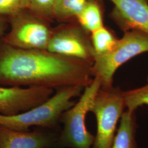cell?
I'll return each instance as SVG.
<instances>
[{"instance_id":"1","label":"cell","mask_w":148,"mask_h":148,"mask_svg":"<svg viewBox=\"0 0 148 148\" xmlns=\"http://www.w3.org/2000/svg\"><path fill=\"white\" fill-rule=\"evenodd\" d=\"M92 63L47 50L0 47V84L52 89L90 84Z\"/></svg>"},{"instance_id":"2","label":"cell","mask_w":148,"mask_h":148,"mask_svg":"<svg viewBox=\"0 0 148 148\" xmlns=\"http://www.w3.org/2000/svg\"><path fill=\"white\" fill-rule=\"evenodd\" d=\"M84 88L79 86L61 87L47 100L27 111L13 115L0 114V125L22 131L35 127L59 132L61 115L74 105L73 99L81 95Z\"/></svg>"},{"instance_id":"3","label":"cell","mask_w":148,"mask_h":148,"mask_svg":"<svg viewBox=\"0 0 148 148\" xmlns=\"http://www.w3.org/2000/svg\"><path fill=\"white\" fill-rule=\"evenodd\" d=\"M101 87L100 79L95 77L78 101L62 114L57 148H92L95 136L87 130L86 118Z\"/></svg>"},{"instance_id":"4","label":"cell","mask_w":148,"mask_h":148,"mask_svg":"<svg viewBox=\"0 0 148 148\" xmlns=\"http://www.w3.org/2000/svg\"><path fill=\"white\" fill-rule=\"evenodd\" d=\"M147 52L148 34L138 30L125 32L110 52L99 54L93 51L92 75L99 79L101 89H110L113 87L114 76L118 68L131 59Z\"/></svg>"},{"instance_id":"5","label":"cell","mask_w":148,"mask_h":148,"mask_svg":"<svg viewBox=\"0 0 148 148\" xmlns=\"http://www.w3.org/2000/svg\"><path fill=\"white\" fill-rule=\"evenodd\" d=\"M126 108L123 91L114 86L101 89L90 109L95 117L97 133L92 148H110L117 125Z\"/></svg>"},{"instance_id":"6","label":"cell","mask_w":148,"mask_h":148,"mask_svg":"<svg viewBox=\"0 0 148 148\" xmlns=\"http://www.w3.org/2000/svg\"><path fill=\"white\" fill-rule=\"evenodd\" d=\"M10 21L11 29L3 43L23 49L47 50L52 30L45 19L27 10L10 17Z\"/></svg>"},{"instance_id":"7","label":"cell","mask_w":148,"mask_h":148,"mask_svg":"<svg viewBox=\"0 0 148 148\" xmlns=\"http://www.w3.org/2000/svg\"><path fill=\"white\" fill-rule=\"evenodd\" d=\"M88 32L77 25H65L52 31L47 50L62 56L93 63V48Z\"/></svg>"},{"instance_id":"8","label":"cell","mask_w":148,"mask_h":148,"mask_svg":"<svg viewBox=\"0 0 148 148\" xmlns=\"http://www.w3.org/2000/svg\"><path fill=\"white\" fill-rule=\"evenodd\" d=\"M53 93V89L42 87H0V114L13 115L27 111Z\"/></svg>"},{"instance_id":"9","label":"cell","mask_w":148,"mask_h":148,"mask_svg":"<svg viewBox=\"0 0 148 148\" xmlns=\"http://www.w3.org/2000/svg\"><path fill=\"white\" fill-rule=\"evenodd\" d=\"M58 133L40 127L22 131L0 125V148H57Z\"/></svg>"},{"instance_id":"10","label":"cell","mask_w":148,"mask_h":148,"mask_svg":"<svg viewBox=\"0 0 148 148\" xmlns=\"http://www.w3.org/2000/svg\"><path fill=\"white\" fill-rule=\"evenodd\" d=\"M114 5L110 16L124 32L138 30L148 35L147 0H110Z\"/></svg>"},{"instance_id":"11","label":"cell","mask_w":148,"mask_h":148,"mask_svg":"<svg viewBox=\"0 0 148 148\" xmlns=\"http://www.w3.org/2000/svg\"><path fill=\"white\" fill-rule=\"evenodd\" d=\"M137 126L136 112L124 111L110 148H138Z\"/></svg>"},{"instance_id":"12","label":"cell","mask_w":148,"mask_h":148,"mask_svg":"<svg viewBox=\"0 0 148 148\" xmlns=\"http://www.w3.org/2000/svg\"><path fill=\"white\" fill-rule=\"evenodd\" d=\"M101 7L95 0H88L86 5L76 17L81 27L88 32H92L103 27Z\"/></svg>"},{"instance_id":"13","label":"cell","mask_w":148,"mask_h":148,"mask_svg":"<svg viewBox=\"0 0 148 148\" xmlns=\"http://www.w3.org/2000/svg\"><path fill=\"white\" fill-rule=\"evenodd\" d=\"M87 1L88 0H55L53 18L62 21L76 19Z\"/></svg>"},{"instance_id":"14","label":"cell","mask_w":148,"mask_h":148,"mask_svg":"<svg viewBox=\"0 0 148 148\" xmlns=\"http://www.w3.org/2000/svg\"><path fill=\"white\" fill-rule=\"evenodd\" d=\"M118 38L104 26L91 32L90 41L93 52L102 54L110 52L116 46Z\"/></svg>"},{"instance_id":"15","label":"cell","mask_w":148,"mask_h":148,"mask_svg":"<svg viewBox=\"0 0 148 148\" xmlns=\"http://www.w3.org/2000/svg\"><path fill=\"white\" fill-rule=\"evenodd\" d=\"M126 108L130 112H136L139 106H148V83L141 87L123 91Z\"/></svg>"},{"instance_id":"16","label":"cell","mask_w":148,"mask_h":148,"mask_svg":"<svg viewBox=\"0 0 148 148\" xmlns=\"http://www.w3.org/2000/svg\"><path fill=\"white\" fill-rule=\"evenodd\" d=\"M30 0H0V17L16 16L29 10Z\"/></svg>"},{"instance_id":"17","label":"cell","mask_w":148,"mask_h":148,"mask_svg":"<svg viewBox=\"0 0 148 148\" xmlns=\"http://www.w3.org/2000/svg\"><path fill=\"white\" fill-rule=\"evenodd\" d=\"M55 0H30L29 10L32 13L46 20L53 18Z\"/></svg>"},{"instance_id":"18","label":"cell","mask_w":148,"mask_h":148,"mask_svg":"<svg viewBox=\"0 0 148 148\" xmlns=\"http://www.w3.org/2000/svg\"><path fill=\"white\" fill-rule=\"evenodd\" d=\"M8 23L5 17H0V40L5 35Z\"/></svg>"},{"instance_id":"19","label":"cell","mask_w":148,"mask_h":148,"mask_svg":"<svg viewBox=\"0 0 148 148\" xmlns=\"http://www.w3.org/2000/svg\"></svg>"}]
</instances>
